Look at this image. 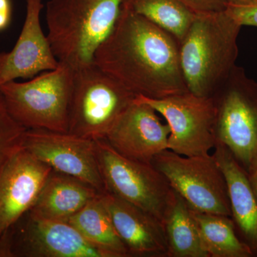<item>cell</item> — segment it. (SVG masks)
Masks as SVG:
<instances>
[{
    "instance_id": "6da1fadb",
    "label": "cell",
    "mask_w": 257,
    "mask_h": 257,
    "mask_svg": "<svg viewBox=\"0 0 257 257\" xmlns=\"http://www.w3.org/2000/svg\"><path fill=\"white\" fill-rule=\"evenodd\" d=\"M94 64L136 95L162 99L189 92L177 39L123 6Z\"/></svg>"
},
{
    "instance_id": "7a4b0ae2",
    "label": "cell",
    "mask_w": 257,
    "mask_h": 257,
    "mask_svg": "<svg viewBox=\"0 0 257 257\" xmlns=\"http://www.w3.org/2000/svg\"><path fill=\"white\" fill-rule=\"evenodd\" d=\"M123 0H49L47 38L59 62L74 70L94 64L96 50L110 35Z\"/></svg>"
},
{
    "instance_id": "3957f363",
    "label": "cell",
    "mask_w": 257,
    "mask_h": 257,
    "mask_svg": "<svg viewBox=\"0 0 257 257\" xmlns=\"http://www.w3.org/2000/svg\"><path fill=\"white\" fill-rule=\"evenodd\" d=\"M241 26L226 11L196 15L179 43V60L189 92L209 97L229 76L238 56Z\"/></svg>"
},
{
    "instance_id": "277c9868",
    "label": "cell",
    "mask_w": 257,
    "mask_h": 257,
    "mask_svg": "<svg viewBox=\"0 0 257 257\" xmlns=\"http://www.w3.org/2000/svg\"><path fill=\"white\" fill-rule=\"evenodd\" d=\"M74 78V69L59 62L28 82L3 84L0 93L10 114L27 130L68 133Z\"/></svg>"
},
{
    "instance_id": "5b68a950",
    "label": "cell",
    "mask_w": 257,
    "mask_h": 257,
    "mask_svg": "<svg viewBox=\"0 0 257 257\" xmlns=\"http://www.w3.org/2000/svg\"><path fill=\"white\" fill-rule=\"evenodd\" d=\"M211 97L216 143L247 172L257 159V82L236 65Z\"/></svg>"
},
{
    "instance_id": "8992f818",
    "label": "cell",
    "mask_w": 257,
    "mask_h": 257,
    "mask_svg": "<svg viewBox=\"0 0 257 257\" xmlns=\"http://www.w3.org/2000/svg\"><path fill=\"white\" fill-rule=\"evenodd\" d=\"M136 96L96 64L74 70L68 133L105 139Z\"/></svg>"
},
{
    "instance_id": "52a82bcc",
    "label": "cell",
    "mask_w": 257,
    "mask_h": 257,
    "mask_svg": "<svg viewBox=\"0 0 257 257\" xmlns=\"http://www.w3.org/2000/svg\"><path fill=\"white\" fill-rule=\"evenodd\" d=\"M152 165L193 210L231 216L226 179L214 155L185 157L166 150Z\"/></svg>"
},
{
    "instance_id": "ba28073f",
    "label": "cell",
    "mask_w": 257,
    "mask_h": 257,
    "mask_svg": "<svg viewBox=\"0 0 257 257\" xmlns=\"http://www.w3.org/2000/svg\"><path fill=\"white\" fill-rule=\"evenodd\" d=\"M96 158L106 191L163 221L173 189L152 165L121 156L104 139L95 140Z\"/></svg>"
},
{
    "instance_id": "9c48e42d",
    "label": "cell",
    "mask_w": 257,
    "mask_h": 257,
    "mask_svg": "<svg viewBox=\"0 0 257 257\" xmlns=\"http://www.w3.org/2000/svg\"><path fill=\"white\" fill-rule=\"evenodd\" d=\"M162 115L170 128L168 150L185 157L207 155L215 147V110L211 96L187 92L151 99L137 95Z\"/></svg>"
},
{
    "instance_id": "30bf717a",
    "label": "cell",
    "mask_w": 257,
    "mask_h": 257,
    "mask_svg": "<svg viewBox=\"0 0 257 257\" xmlns=\"http://www.w3.org/2000/svg\"><path fill=\"white\" fill-rule=\"evenodd\" d=\"M23 147L52 170L84 181L99 192H106L96 158L95 140L31 128L25 132Z\"/></svg>"
},
{
    "instance_id": "8fae6325",
    "label": "cell",
    "mask_w": 257,
    "mask_h": 257,
    "mask_svg": "<svg viewBox=\"0 0 257 257\" xmlns=\"http://www.w3.org/2000/svg\"><path fill=\"white\" fill-rule=\"evenodd\" d=\"M11 229L15 257H107L67 221L28 211Z\"/></svg>"
},
{
    "instance_id": "7c38bea8",
    "label": "cell",
    "mask_w": 257,
    "mask_h": 257,
    "mask_svg": "<svg viewBox=\"0 0 257 257\" xmlns=\"http://www.w3.org/2000/svg\"><path fill=\"white\" fill-rule=\"evenodd\" d=\"M170 135V126L158 113L135 97L104 140L121 156L152 165L154 157L168 150Z\"/></svg>"
},
{
    "instance_id": "4fadbf2b",
    "label": "cell",
    "mask_w": 257,
    "mask_h": 257,
    "mask_svg": "<svg viewBox=\"0 0 257 257\" xmlns=\"http://www.w3.org/2000/svg\"><path fill=\"white\" fill-rule=\"evenodd\" d=\"M52 169L23 147L0 172V236L33 207Z\"/></svg>"
},
{
    "instance_id": "5bb4252c",
    "label": "cell",
    "mask_w": 257,
    "mask_h": 257,
    "mask_svg": "<svg viewBox=\"0 0 257 257\" xmlns=\"http://www.w3.org/2000/svg\"><path fill=\"white\" fill-rule=\"evenodd\" d=\"M42 0H27L26 17L13 50L0 52V87L17 79H30L58 67L40 23Z\"/></svg>"
},
{
    "instance_id": "9a60e30c",
    "label": "cell",
    "mask_w": 257,
    "mask_h": 257,
    "mask_svg": "<svg viewBox=\"0 0 257 257\" xmlns=\"http://www.w3.org/2000/svg\"><path fill=\"white\" fill-rule=\"evenodd\" d=\"M102 197L130 257H168L165 230L160 219L110 193H103Z\"/></svg>"
},
{
    "instance_id": "2e32d148",
    "label": "cell",
    "mask_w": 257,
    "mask_h": 257,
    "mask_svg": "<svg viewBox=\"0 0 257 257\" xmlns=\"http://www.w3.org/2000/svg\"><path fill=\"white\" fill-rule=\"evenodd\" d=\"M214 150L213 155L226 179L236 233L257 256V200L247 173L224 145L216 143Z\"/></svg>"
},
{
    "instance_id": "e0dca14e",
    "label": "cell",
    "mask_w": 257,
    "mask_h": 257,
    "mask_svg": "<svg viewBox=\"0 0 257 257\" xmlns=\"http://www.w3.org/2000/svg\"><path fill=\"white\" fill-rule=\"evenodd\" d=\"M99 194L87 182L52 170L30 211L45 219L68 221Z\"/></svg>"
},
{
    "instance_id": "ac0fdd59",
    "label": "cell",
    "mask_w": 257,
    "mask_h": 257,
    "mask_svg": "<svg viewBox=\"0 0 257 257\" xmlns=\"http://www.w3.org/2000/svg\"><path fill=\"white\" fill-rule=\"evenodd\" d=\"M162 224L168 257H209L201 241L192 208L175 190Z\"/></svg>"
},
{
    "instance_id": "d6986e66",
    "label": "cell",
    "mask_w": 257,
    "mask_h": 257,
    "mask_svg": "<svg viewBox=\"0 0 257 257\" xmlns=\"http://www.w3.org/2000/svg\"><path fill=\"white\" fill-rule=\"evenodd\" d=\"M102 194L101 193L88 203L67 222L107 257H130L116 233Z\"/></svg>"
},
{
    "instance_id": "ffe728a7",
    "label": "cell",
    "mask_w": 257,
    "mask_h": 257,
    "mask_svg": "<svg viewBox=\"0 0 257 257\" xmlns=\"http://www.w3.org/2000/svg\"><path fill=\"white\" fill-rule=\"evenodd\" d=\"M193 214L201 241L209 257L254 256L238 236L231 216L194 210Z\"/></svg>"
},
{
    "instance_id": "44dd1931",
    "label": "cell",
    "mask_w": 257,
    "mask_h": 257,
    "mask_svg": "<svg viewBox=\"0 0 257 257\" xmlns=\"http://www.w3.org/2000/svg\"><path fill=\"white\" fill-rule=\"evenodd\" d=\"M122 6L169 32L179 43L196 16L179 0H123Z\"/></svg>"
},
{
    "instance_id": "7402d4cb",
    "label": "cell",
    "mask_w": 257,
    "mask_h": 257,
    "mask_svg": "<svg viewBox=\"0 0 257 257\" xmlns=\"http://www.w3.org/2000/svg\"><path fill=\"white\" fill-rule=\"evenodd\" d=\"M26 130L10 114L0 93V172L8 161L23 147Z\"/></svg>"
},
{
    "instance_id": "603a6c76",
    "label": "cell",
    "mask_w": 257,
    "mask_h": 257,
    "mask_svg": "<svg viewBox=\"0 0 257 257\" xmlns=\"http://www.w3.org/2000/svg\"><path fill=\"white\" fill-rule=\"evenodd\" d=\"M195 15L213 14L227 9V0H179Z\"/></svg>"
},
{
    "instance_id": "cb8c5ba5",
    "label": "cell",
    "mask_w": 257,
    "mask_h": 257,
    "mask_svg": "<svg viewBox=\"0 0 257 257\" xmlns=\"http://www.w3.org/2000/svg\"><path fill=\"white\" fill-rule=\"evenodd\" d=\"M226 11L241 27L257 28V2L247 5H229Z\"/></svg>"
},
{
    "instance_id": "d4e9b609",
    "label": "cell",
    "mask_w": 257,
    "mask_h": 257,
    "mask_svg": "<svg viewBox=\"0 0 257 257\" xmlns=\"http://www.w3.org/2000/svg\"><path fill=\"white\" fill-rule=\"evenodd\" d=\"M13 15L11 0H0V32L9 27Z\"/></svg>"
},
{
    "instance_id": "484cf974",
    "label": "cell",
    "mask_w": 257,
    "mask_h": 257,
    "mask_svg": "<svg viewBox=\"0 0 257 257\" xmlns=\"http://www.w3.org/2000/svg\"><path fill=\"white\" fill-rule=\"evenodd\" d=\"M0 257H15L11 228L0 236Z\"/></svg>"
},
{
    "instance_id": "4316f807",
    "label": "cell",
    "mask_w": 257,
    "mask_h": 257,
    "mask_svg": "<svg viewBox=\"0 0 257 257\" xmlns=\"http://www.w3.org/2000/svg\"><path fill=\"white\" fill-rule=\"evenodd\" d=\"M246 173L248 175L251 189H252L253 194H254L257 200V159Z\"/></svg>"
},
{
    "instance_id": "83f0119b",
    "label": "cell",
    "mask_w": 257,
    "mask_h": 257,
    "mask_svg": "<svg viewBox=\"0 0 257 257\" xmlns=\"http://www.w3.org/2000/svg\"><path fill=\"white\" fill-rule=\"evenodd\" d=\"M227 2L231 5H247L256 3L257 0H227Z\"/></svg>"
}]
</instances>
